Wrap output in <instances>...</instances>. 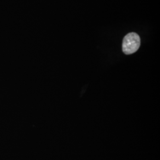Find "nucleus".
Returning a JSON list of instances; mask_svg holds the SVG:
<instances>
[{
    "mask_svg": "<svg viewBox=\"0 0 160 160\" xmlns=\"http://www.w3.org/2000/svg\"><path fill=\"white\" fill-rule=\"evenodd\" d=\"M141 45V39L136 33H129L123 38L122 51L126 55H131L137 51Z\"/></svg>",
    "mask_w": 160,
    "mask_h": 160,
    "instance_id": "f257e3e1",
    "label": "nucleus"
}]
</instances>
